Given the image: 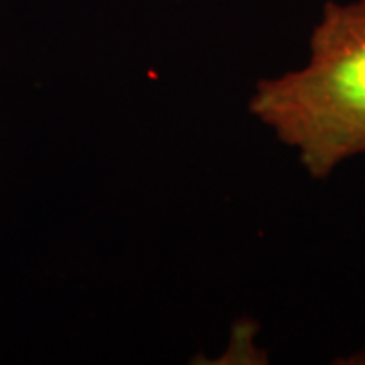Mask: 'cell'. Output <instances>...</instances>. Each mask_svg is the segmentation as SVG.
<instances>
[{
    "label": "cell",
    "mask_w": 365,
    "mask_h": 365,
    "mask_svg": "<svg viewBox=\"0 0 365 365\" xmlns=\"http://www.w3.org/2000/svg\"><path fill=\"white\" fill-rule=\"evenodd\" d=\"M250 110L299 150L313 179L365 153V0L327 2L309 63L258 83Z\"/></svg>",
    "instance_id": "obj_1"
}]
</instances>
